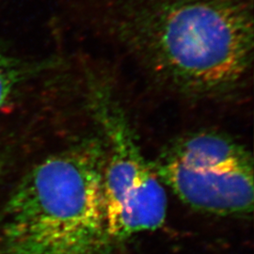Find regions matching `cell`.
Instances as JSON below:
<instances>
[{"mask_svg": "<svg viewBox=\"0 0 254 254\" xmlns=\"http://www.w3.org/2000/svg\"><path fill=\"white\" fill-rule=\"evenodd\" d=\"M109 34L155 83L186 99L224 100L254 64V0H118Z\"/></svg>", "mask_w": 254, "mask_h": 254, "instance_id": "obj_1", "label": "cell"}, {"mask_svg": "<svg viewBox=\"0 0 254 254\" xmlns=\"http://www.w3.org/2000/svg\"><path fill=\"white\" fill-rule=\"evenodd\" d=\"M100 136L42 160L22 178L4 209L5 254H109Z\"/></svg>", "mask_w": 254, "mask_h": 254, "instance_id": "obj_2", "label": "cell"}, {"mask_svg": "<svg viewBox=\"0 0 254 254\" xmlns=\"http://www.w3.org/2000/svg\"><path fill=\"white\" fill-rule=\"evenodd\" d=\"M89 104L105 149L103 192L115 246L163 224L168 199L154 164L142 154L134 131L108 87L91 81Z\"/></svg>", "mask_w": 254, "mask_h": 254, "instance_id": "obj_3", "label": "cell"}, {"mask_svg": "<svg viewBox=\"0 0 254 254\" xmlns=\"http://www.w3.org/2000/svg\"><path fill=\"white\" fill-rule=\"evenodd\" d=\"M164 186L191 208L218 216L254 209V160L232 136L199 130L177 137L154 164Z\"/></svg>", "mask_w": 254, "mask_h": 254, "instance_id": "obj_4", "label": "cell"}, {"mask_svg": "<svg viewBox=\"0 0 254 254\" xmlns=\"http://www.w3.org/2000/svg\"><path fill=\"white\" fill-rule=\"evenodd\" d=\"M27 73L25 64L0 47V109L10 100Z\"/></svg>", "mask_w": 254, "mask_h": 254, "instance_id": "obj_5", "label": "cell"}, {"mask_svg": "<svg viewBox=\"0 0 254 254\" xmlns=\"http://www.w3.org/2000/svg\"><path fill=\"white\" fill-rule=\"evenodd\" d=\"M0 167H1V163H0ZM0 172H1V168H0Z\"/></svg>", "mask_w": 254, "mask_h": 254, "instance_id": "obj_6", "label": "cell"}]
</instances>
